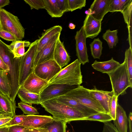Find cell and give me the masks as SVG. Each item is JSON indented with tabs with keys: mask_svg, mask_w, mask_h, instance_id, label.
<instances>
[{
	"mask_svg": "<svg viewBox=\"0 0 132 132\" xmlns=\"http://www.w3.org/2000/svg\"><path fill=\"white\" fill-rule=\"evenodd\" d=\"M0 56L9 70L8 76L11 90L10 98L15 101L20 87L19 81L20 57H14L8 45L0 39Z\"/></svg>",
	"mask_w": 132,
	"mask_h": 132,
	"instance_id": "obj_1",
	"label": "cell"
},
{
	"mask_svg": "<svg viewBox=\"0 0 132 132\" xmlns=\"http://www.w3.org/2000/svg\"><path fill=\"white\" fill-rule=\"evenodd\" d=\"M40 104L51 114L54 118L67 122L73 121L86 120V116L78 110L52 99L42 102Z\"/></svg>",
	"mask_w": 132,
	"mask_h": 132,
	"instance_id": "obj_2",
	"label": "cell"
},
{
	"mask_svg": "<svg viewBox=\"0 0 132 132\" xmlns=\"http://www.w3.org/2000/svg\"><path fill=\"white\" fill-rule=\"evenodd\" d=\"M81 64L77 59L60 71L48 82L49 84H59L80 85L82 82Z\"/></svg>",
	"mask_w": 132,
	"mask_h": 132,
	"instance_id": "obj_3",
	"label": "cell"
},
{
	"mask_svg": "<svg viewBox=\"0 0 132 132\" xmlns=\"http://www.w3.org/2000/svg\"><path fill=\"white\" fill-rule=\"evenodd\" d=\"M107 74L110 78L112 90L116 97L126 94L128 88H132V82L130 81L125 61L114 70Z\"/></svg>",
	"mask_w": 132,
	"mask_h": 132,
	"instance_id": "obj_4",
	"label": "cell"
},
{
	"mask_svg": "<svg viewBox=\"0 0 132 132\" xmlns=\"http://www.w3.org/2000/svg\"><path fill=\"white\" fill-rule=\"evenodd\" d=\"M0 27L12 33L18 40L24 37L25 29L18 17L3 9H0Z\"/></svg>",
	"mask_w": 132,
	"mask_h": 132,
	"instance_id": "obj_5",
	"label": "cell"
},
{
	"mask_svg": "<svg viewBox=\"0 0 132 132\" xmlns=\"http://www.w3.org/2000/svg\"><path fill=\"white\" fill-rule=\"evenodd\" d=\"M38 39L31 43L27 51L20 57L19 83L21 86L28 76L33 71V63Z\"/></svg>",
	"mask_w": 132,
	"mask_h": 132,
	"instance_id": "obj_6",
	"label": "cell"
},
{
	"mask_svg": "<svg viewBox=\"0 0 132 132\" xmlns=\"http://www.w3.org/2000/svg\"><path fill=\"white\" fill-rule=\"evenodd\" d=\"M65 95L75 99L84 106L97 112L106 113L102 107L91 95L89 89L82 86H77Z\"/></svg>",
	"mask_w": 132,
	"mask_h": 132,
	"instance_id": "obj_7",
	"label": "cell"
},
{
	"mask_svg": "<svg viewBox=\"0 0 132 132\" xmlns=\"http://www.w3.org/2000/svg\"><path fill=\"white\" fill-rule=\"evenodd\" d=\"M77 86L65 84H50L39 94L41 102L65 95Z\"/></svg>",
	"mask_w": 132,
	"mask_h": 132,
	"instance_id": "obj_8",
	"label": "cell"
},
{
	"mask_svg": "<svg viewBox=\"0 0 132 132\" xmlns=\"http://www.w3.org/2000/svg\"><path fill=\"white\" fill-rule=\"evenodd\" d=\"M62 69L54 60L50 59L38 64L34 72L38 77L48 82Z\"/></svg>",
	"mask_w": 132,
	"mask_h": 132,
	"instance_id": "obj_9",
	"label": "cell"
},
{
	"mask_svg": "<svg viewBox=\"0 0 132 132\" xmlns=\"http://www.w3.org/2000/svg\"><path fill=\"white\" fill-rule=\"evenodd\" d=\"M61 33L55 35L39 51L36 52L33 63L34 69L38 64L44 61L54 59L55 47L57 40L60 38Z\"/></svg>",
	"mask_w": 132,
	"mask_h": 132,
	"instance_id": "obj_10",
	"label": "cell"
},
{
	"mask_svg": "<svg viewBox=\"0 0 132 132\" xmlns=\"http://www.w3.org/2000/svg\"><path fill=\"white\" fill-rule=\"evenodd\" d=\"M75 38L76 40V55L81 64L84 65L89 62L86 43V37L82 27L76 32Z\"/></svg>",
	"mask_w": 132,
	"mask_h": 132,
	"instance_id": "obj_11",
	"label": "cell"
},
{
	"mask_svg": "<svg viewBox=\"0 0 132 132\" xmlns=\"http://www.w3.org/2000/svg\"><path fill=\"white\" fill-rule=\"evenodd\" d=\"M48 84V81L38 77L33 71L28 76L21 86L30 92L39 95Z\"/></svg>",
	"mask_w": 132,
	"mask_h": 132,
	"instance_id": "obj_12",
	"label": "cell"
},
{
	"mask_svg": "<svg viewBox=\"0 0 132 132\" xmlns=\"http://www.w3.org/2000/svg\"><path fill=\"white\" fill-rule=\"evenodd\" d=\"M92 96L102 107L106 113L109 114V109L113 96V91H104L97 89L95 86L89 89Z\"/></svg>",
	"mask_w": 132,
	"mask_h": 132,
	"instance_id": "obj_13",
	"label": "cell"
},
{
	"mask_svg": "<svg viewBox=\"0 0 132 132\" xmlns=\"http://www.w3.org/2000/svg\"><path fill=\"white\" fill-rule=\"evenodd\" d=\"M82 27L86 38L93 39L97 36L101 32V22L90 15H87Z\"/></svg>",
	"mask_w": 132,
	"mask_h": 132,
	"instance_id": "obj_14",
	"label": "cell"
},
{
	"mask_svg": "<svg viewBox=\"0 0 132 132\" xmlns=\"http://www.w3.org/2000/svg\"><path fill=\"white\" fill-rule=\"evenodd\" d=\"M53 99L59 102L78 110L87 116L98 113L86 107L75 99L67 95L60 96Z\"/></svg>",
	"mask_w": 132,
	"mask_h": 132,
	"instance_id": "obj_15",
	"label": "cell"
},
{
	"mask_svg": "<svg viewBox=\"0 0 132 132\" xmlns=\"http://www.w3.org/2000/svg\"><path fill=\"white\" fill-rule=\"evenodd\" d=\"M54 119L53 117L46 115H27L25 120L18 125L25 127L39 128Z\"/></svg>",
	"mask_w": 132,
	"mask_h": 132,
	"instance_id": "obj_16",
	"label": "cell"
},
{
	"mask_svg": "<svg viewBox=\"0 0 132 132\" xmlns=\"http://www.w3.org/2000/svg\"><path fill=\"white\" fill-rule=\"evenodd\" d=\"M110 0H95L92 4L90 9L91 15L101 22L105 15L109 12Z\"/></svg>",
	"mask_w": 132,
	"mask_h": 132,
	"instance_id": "obj_17",
	"label": "cell"
},
{
	"mask_svg": "<svg viewBox=\"0 0 132 132\" xmlns=\"http://www.w3.org/2000/svg\"><path fill=\"white\" fill-rule=\"evenodd\" d=\"M16 108L15 101H12L9 96L0 91V113L12 118L15 115Z\"/></svg>",
	"mask_w": 132,
	"mask_h": 132,
	"instance_id": "obj_18",
	"label": "cell"
},
{
	"mask_svg": "<svg viewBox=\"0 0 132 132\" xmlns=\"http://www.w3.org/2000/svg\"><path fill=\"white\" fill-rule=\"evenodd\" d=\"M54 59L62 68L67 65L70 60V56L60 38L57 40L55 47Z\"/></svg>",
	"mask_w": 132,
	"mask_h": 132,
	"instance_id": "obj_19",
	"label": "cell"
},
{
	"mask_svg": "<svg viewBox=\"0 0 132 132\" xmlns=\"http://www.w3.org/2000/svg\"><path fill=\"white\" fill-rule=\"evenodd\" d=\"M114 125L119 132H127L128 118L125 111L118 102Z\"/></svg>",
	"mask_w": 132,
	"mask_h": 132,
	"instance_id": "obj_20",
	"label": "cell"
},
{
	"mask_svg": "<svg viewBox=\"0 0 132 132\" xmlns=\"http://www.w3.org/2000/svg\"><path fill=\"white\" fill-rule=\"evenodd\" d=\"M62 29L61 26L56 25L46 30L38 39L36 52L39 51L55 35L61 33Z\"/></svg>",
	"mask_w": 132,
	"mask_h": 132,
	"instance_id": "obj_21",
	"label": "cell"
},
{
	"mask_svg": "<svg viewBox=\"0 0 132 132\" xmlns=\"http://www.w3.org/2000/svg\"><path fill=\"white\" fill-rule=\"evenodd\" d=\"M120 64L112 57L110 60L105 61L98 62L95 60L92 66L95 70L107 74L114 70Z\"/></svg>",
	"mask_w": 132,
	"mask_h": 132,
	"instance_id": "obj_22",
	"label": "cell"
},
{
	"mask_svg": "<svg viewBox=\"0 0 132 132\" xmlns=\"http://www.w3.org/2000/svg\"><path fill=\"white\" fill-rule=\"evenodd\" d=\"M17 95L21 102L30 105L40 104L41 103L39 95L30 92L22 86L19 87Z\"/></svg>",
	"mask_w": 132,
	"mask_h": 132,
	"instance_id": "obj_23",
	"label": "cell"
},
{
	"mask_svg": "<svg viewBox=\"0 0 132 132\" xmlns=\"http://www.w3.org/2000/svg\"><path fill=\"white\" fill-rule=\"evenodd\" d=\"M132 0H130L128 4L124 10L121 12L122 14L125 21L127 24L128 30V36L127 40L130 47L132 48Z\"/></svg>",
	"mask_w": 132,
	"mask_h": 132,
	"instance_id": "obj_24",
	"label": "cell"
},
{
	"mask_svg": "<svg viewBox=\"0 0 132 132\" xmlns=\"http://www.w3.org/2000/svg\"><path fill=\"white\" fill-rule=\"evenodd\" d=\"M45 9L52 18H60L63 13L60 10L56 0H43Z\"/></svg>",
	"mask_w": 132,
	"mask_h": 132,
	"instance_id": "obj_25",
	"label": "cell"
},
{
	"mask_svg": "<svg viewBox=\"0 0 132 132\" xmlns=\"http://www.w3.org/2000/svg\"><path fill=\"white\" fill-rule=\"evenodd\" d=\"M8 72L0 70V91L10 98L11 90L8 76Z\"/></svg>",
	"mask_w": 132,
	"mask_h": 132,
	"instance_id": "obj_26",
	"label": "cell"
},
{
	"mask_svg": "<svg viewBox=\"0 0 132 132\" xmlns=\"http://www.w3.org/2000/svg\"><path fill=\"white\" fill-rule=\"evenodd\" d=\"M67 122L54 119L43 127L46 128L47 132H66Z\"/></svg>",
	"mask_w": 132,
	"mask_h": 132,
	"instance_id": "obj_27",
	"label": "cell"
},
{
	"mask_svg": "<svg viewBox=\"0 0 132 132\" xmlns=\"http://www.w3.org/2000/svg\"><path fill=\"white\" fill-rule=\"evenodd\" d=\"M118 32L117 29L111 31L109 29L103 34V38L106 41L110 48H113L118 43Z\"/></svg>",
	"mask_w": 132,
	"mask_h": 132,
	"instance_id": "obj_28",
	"label": "cell"
},
{
	"mask_svg": "<svg viewBox=\"0 0 132 132\" xmlns=\"http://www.w3.org/2000/svg\"><path fill=\"white\" fill-rule=\"evenodd\" d=\"M102 44L99 38L94 39L90 44L91 54L94 59H100L102 54Z\"/></svg>",
	"mask_w": 132,
	"mask_h": 132,
	"instance_id": "obj_29",
	"label": "cell"
},
{
	"mask_svg": "<svg viewBox=\"0 0 132 132\" xmlns=\"http://www.w3.org/2000/svg\"><path fill=\"white\" fill-rule=\"evenodd\" d=\"M130 0H110L109 12H113L122 11Z\"/></svg>",
	"mask_w": 132,
	"mask_h": 132,
	"instance_id": "obj_30",
	"label": "cell"
},
{
	"mask_svg": "<svg viewBox=\"0 0 132 132\" xmlns=\"http://www.w3.org/2000/svg\"><path fill=\"white\" fill-rule=\"evenodd\" d=\"M86 120L98 121L104 123L110 121L113 119L108 114L98 113L87 116Z\"/></svg>",
	"mask_w": 132,
	"mask_h": 132,
	"instance_id": "obj_31",
	"label": "cell"
},
{
	"mask_svg": "<svg viewBox=\"0 0 132 132\" xmlns=\"http://www.w3.org/2000/svg\"><path fill=\"white\" fill-rule=\"evenodd\" d=\"M124 61L126 63L130 81L132 82V48L130 47L125 52Z\"/></svg>",
	"mask_w": 132,
	"mask_h": 132,
	"instance_id": "obj_32",
	"label": "cell"
},
{
	"mask_svg": "<svg viewBox=\"0 0 132 132\" xmlns=\"http://www.w3.org/2000/svg\"><path fill=\"white\" fill-rule=\"evenodd\" d=\"M18 107L27 115H35L39 114L37 110L35 108L21 101L18 103Z\"/></svg>",
	"mask_w": 132,
	"mask_h": 132,
	"instance_id": "obj_33",
	"label": "cell"
},
{
	"mask_svg": "<svg viewBox=\"0 0 132 132\" xmlns=\"http://www.w3.org/2000/svg\"><path fill=\"white\" fill-rule=\"evenodd\" d=\"M69 11L72 12L77 9H81L85 6L86 0H68Z\"/></svg>",
	"mask_w": 132,
	"mask_h": 132,
	"instance_id": "obj_34",
	"label": "cell"
},
{
	"mask_svg": "<svg viewBox=\"0 0 132 132\" xmlns=\"http://www.w3.org/2000/svg\"><path fill=\"white\" fill-rule=\"evenodd\" d=\"M24 1L29 6L31 10L34 9L38 10L45 8L43 0H24Z\"/></svg>",
	"mask_w": 132,
	"mask_h": 132,
	"instance_id": "obj_35",
	"label": "cell"
},
{
	"mask_svg": "<svg viewBox=\"0 0 132 132\" xmlns=\"http://www.w3.org/2000/svg\"><path fill=\"white\" fill-rule=\"evenodd\" d=\"M31 43L29 41L16 40L12 42L11 44L8 46L12 52L16 49L23 46L24 47H29Z\"/></svg>",
	"mask_w": 132,
	"mask_h": 132,
	"instance_id": "obj_36",
	"label": "cell"
},
{
	"mask_svg": "<svg viewBox=\"0 0 132 132\" xmlns=\"http://www.w3.org/2000/svg\"><path fill=\"white\" fill-rule=\"evenodd\" d=\"M27 115L23 114L15 115L11 120L5 125L8 127L18 125L23 122L27 117Z\"/></svg>",
	"mask_w": 132,
	"mask_h": 132,
	"instance_id": "obj_37",
	"label": "cell"
},
{
	"mask_svg": "<svg viewBox=\"0 0 132 132\" xmlns=\"http://www.w3.org/2000/svg\"><path fill=\"white\" fill-rule=\"evenodd\" d=\"M118 97L114 94L113 96L110 104L109 114L114 120L115 119L116 106L118 102Z\"/></svg>",
	"mask_w": 132,
	"mask_h": 132,
	"instance_id": "obj_38",
	"label": "cell"
},
{
	"mask_svg": "<svg viewBox=\"0 0 132 132\" xmlns=\"http://www.w3.org/2000/svg\"><path fill=\"white\" fill-rule=\"evenodd\" d=\"M0 37L7 40L14 42L18 40L16 37L11 33L0 29Z\"/></svg>",
	"mask_w": 132,
	"mask_h": 132,
	"instance_id": "obj_39",
	"label": "cell"
},
{
	"mask_svg": "<svg viewBox=\"0 0 132 132\" xmlns=\"http://www.w3.org/2000/svg\"><path fill=\"white\" fill-rule=\"evenodd\" d=\"M102 132H119L114 125L110 121L104 123Z\"/></svg>",
	"mask_w": 132,
	"mask_h": 132,
	"instance_id": "obj_40",
	"label": "cell"
},
{
	"mask_svg": "<svg viewBox=\"0 0 132 132\" xmlns=\"http://www.w3.org/2000/svg\"><path fill=\"white\" fill-rule=\"evenodd\" d=\"M57 3L62 12L69 11L68 0H56Z\"/></svg>",
	"mask_w": 132,
	"mask_h": 132,
	"instance_id": "obj_41",
	"label": "cell"
},
{
	"mask_svg": "<svg viewBox=\"0 0 132 132\" xmlns=\"http://www.w3.org/2000/svg\"><path fill=\"white\" fill-rule=\"evenodd\" d=\"M26 127L23 126L15 125L9 127L8 132H25Z\"/></svg>",
	"mask_w": 132,
	"mask_h": 132,
	"instance_id": "obj_42",
	"label": "cell"
},
{
	"mask_svg": "<svg viewBox=\"0 0 132 132\" xmlns=\"http://www.w3.org/2000/svg\"><path fill=\"white\" fill-rule=\"evenodd\" d=\"M12 52L14 57H20L22 56L25 53L24 47L22 46L17 48Z\"/></svg>",
	"mask_w": 132,
	"mask_h": 132,
	"instance_id": "obj_43",
	"label": "cell"
},
{
	"mask_svg": "<svg viewBox=\"0 0 132 132\" xmlns=\"http://www.w3.org/2000/svg\"><path fill=\"white\" fill-rule=\"evenodd\" d=\"M25 132H47V130L44 127L39 128L26 127Z\"/></svg>",
	"mask_w": 132,
	"mask_h": 132,
	"instance_id": "obj_44",
	"label": "cell"
},
{
	"mask_svg": "<svg viewBox=\"0 0 132 132\" xmlns=\"http://www.w3.org/2000/svg\"><path fill=\"white\" fill-rule=\"evenodd\" d=\"M12 118L10 117L0 118V127L8 123Z\"/></svg>",
	"mask_w": 132,
	"mask_h": 132,
	"instance_id": "obj_45",
	"label": "cell"
},
{
	"mask_svg": "<svg viewBox=\"0 0 132 132\" xmlns=\"http://www.w3.org/2000/svg\"><path fill=\"white\" fill-rule=\"evenodd\" d=\"M0 70L9 71V70L0 56Z\"/></svg>",
	"mask_w": 132,
	"mask_h": 132,
	"instance_id": "obj_46",
	"label": "cell"
},
{
	"mask_svg": "<svg viewBox=\"0 0 132 132\" xmlns=\"http://www.w3.org/2000/svg\"><path fill=\"white\" fill-rule=\"evenodd\" d=\"M132 113L130 112L129 113L128 121L129 126V132H132Z\"/></svg>",
	"mask_w": 132,
	"mask_h": 132,
	"instance_id": "obj_47",
	"label": "cell"
},
{
	"mask_svg": "<svg viewBox=\"0 0 132 132\" xmlns=\"http://www.w3.org/2000/svg\"><path fill=\"white\" fill-rule=\"evenodd\" d=\"M10 2V1L9 0H0V9L9 5Z\"/></svg>",
	"mask_w": 132,
	"mask_h": 132,
	"instance_id": "obj_48",
	"label": "cell"
},
{
	"mask_svg": "<svg viewBox=\"0 0 132 132\" xmlns=\"http://www.w3.org/2000/svg\"><path fill=\"white\" fill-rule=\"evenodd\" d=\"M9 127L4 125L0 127V132H8Z\"/></svg>",
	"mask_w": 132,
	"mask_h": 132,
	"instance_id": "obj_49",
	"label": "cell"
},
{
	"mask_svg": "<svg viewBox=\"0 0 132 132\" xmlns=\"http://www.w3.org/2000/svg\"><path fill=\"white\" fill-rule=\"evenodd\" d=\"M68 27L70 29H73L75 28L76 25L72 23H70L69 24Z\"/></svg>",
	"mask_w": 132,
	"mask_h": 132,
	"instance_id": "obj_50",
	"label": "cell"
},
{
	"mask_svg": "<svg viewBox=\"0 0 132 132\" xmlns=\"http://www.w3.org/2000/svg\"><path fill=\"white\" fill-rule=\"evenodd\" d=\"M91 11L90 8L85 11V13L87 15H91Z\"/></svg>",
	"mask_w": 132,
	"mask_h": 132,
	"instance_id": "obj_51",
	"label": "cell"
},
{
	"mask_svg": "<svg viewBox=\"0 0 132 132\" xmlns=\"http://www.w3.org/2000/svg\"><path fill=\"white\" fill-rule=\"evenodd\" d=\"M6 117L3 114H1L0 113V118H4V117Z\"/></svg>",
	"mask_w": 132,
	"mask_h": 132,
	"instance_id": "obj_52",
	"label": "cell"
},
{
	"mask_svg": "<svg viewBox=\"0 0 132 132\" xmlns=\"http://www.w3.org/2000/svg\"></svg>",
	"mask_w": 132,
	"mask_h": 132,
	"instance_id": "obj_53",
	"label": "cell"
}]
</instances>
